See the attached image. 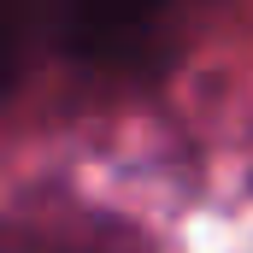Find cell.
<instances>
[{"label":"cell","mask_w":253,"mask_h":253,"mask_svg":"<svg viewBox=\"0 0 253 253\" xmlns=\"http://www.w3.org/2000/svg\"><path fill=\"white\" fill-rule=\"evenodd\" d=\"M189 0H59L47 42L83 77H129L177 36Z\"/></svg>","instance_id":"6da1fadb"}]
</instances>
